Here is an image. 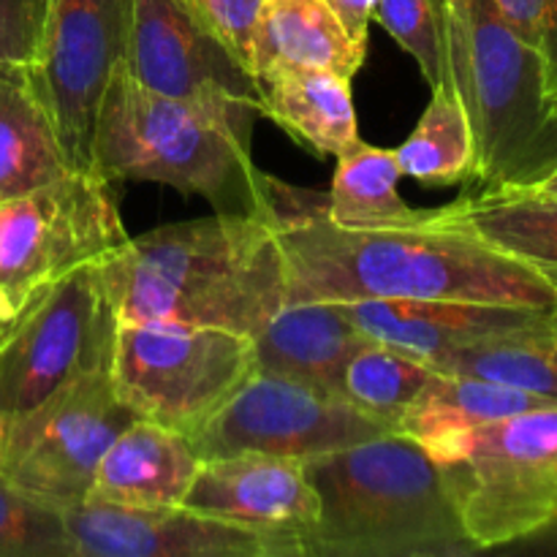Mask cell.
I'll use <instances>...</instances> for the list:
<instances>
[{
	"mask_svg": "<svg viewBox=\"0 0 557 557\" xmlns=\"http://www.w3.org/2000/svg\"><path fill=\"white\" fill-rule=\"evenodd\" d=\"M114 330L96 264L54 283L0 348V444L82 375L112 368Z\"/></svg>",
	"mask_w": 557,
	"mask_h": 557,
	"instance_id": "9",
	"label": "cell"
},
{
	"mask_svg": "<svg viewBox=\"0 0 557 557\" xmlns=\"http://www.w3.org/2000/svg\"><path fill=\"white\" fill-rule=\"evenodd\" d=\"M199 466L185 435L136 419L103 451L90 495L134 509L183 506Z\"/></svg>",
	"mask_w": 557,
	"mask_h": 557,
	"instance_id": "17",
	"label": "cell"
},
{
	"mask_svg": "<svg viewBox=\"0 0 557 557\" xmlns=\"http://www.w3.org/2000/svg\"><path fill=\"white\" fill-rule=\"evenodd\" d=\"M326 3L335 11L337 22H341L343 30L348 33V38H351L357 47L368 49V30L370 22H373L379 0H326Z\"/></svg>",
	"mask_w": 557,
	"mask_h": 557,
	"instance_id": "33",
	"label": "cell"
},
{
	"mask_svg": "<svg viewBox=\"0 0 557 557\" xmlns=\"http://www.w3.org/2000/svg\"><path fill=\"white\" fill-rule=\"evenodd\" d=\"M446 71L473 134L482 190L539 188L557 172V101L536 49L495 0H444Z\"/></svg>",
	"mask_w": 557,
	"mask_h": 557,
	"instance_id": "4",
	"label": "cell"
},
{
	"mask_svg": "<svg viewBox=\"0 0 557 557\" xmlns=\"http://www.w3.org/2000/svg\"><path fill=\"white\" fill-rule=\"evenodd\" d=\"M438 373L473 375L557 400V305L525 326L433 359Z\"/></svg>",
	"mask_w": 557,
	"mask_h": 557,
	"instance_id": "24",
	"label": "cell"
},
{
	"mask_svg": "<svg viewBox=\"0 0 557 557\" xmlns=\"http://www.w3.org/2000/svg\"><path fill=\"white\" fill-rule=\"evenodd\" d=\"M348 319L368 341L413 354L422 362L531 324L544 310L451 299H359L343 302Z\"/></svg>",
	"mask_w": 557,
	"mask_h": 557,
	"instance_id": "16",
	"label": "cell"
},
{
	"mask_svg": "<svg viewBox=\"0 0 557 557\" xmlns=\"http://www.w3.org/2000/svg\"><path fill=\"white\" fill-rule=\"evenodd\" d=\"M321 201L272 221L286 264V302L557 305V283L438 210L413 226L343 228L321 212Z\"/></svg>",
	"mask_w": 557,
	"mask_h": 557,
	"instance_id": "1",
	"label": "cell"
},
{
	"mask_svg": "<svg viewBox=\"0 0 557 557\" xmlns=\"http://www.w3.org/2000/svg\"><path fill=\"white\" fill-rule=\"evenodd\" d=\"M400 172L430 188L457 185L473 174V134L451 85L433 87L417 128L395 150Z\"/></svg>",
	"mask_w": 557,
	"mask_h": 557,
	"instance_id": "26",
	"label": "cell"
},
{
	"mask_svg": "<svg viewBox=\"0 0 557 557\" xmlns=\"http://www.w3.org/2000/svg\"><path fill=\"white\" fill-rule=\"evenodd\" d=\"M368 49L357 47L326 0H264L250 44L256 79L277 71L319 69L354 79Z\"/></svg>",
	"mask_w": 557,
	"mask_h": 557,
	"instance_id": "20",
	"label": "cell"
},
{
	"mask_svg": "<svg viewBox=\"0 0 557 557\" xmlns=\"http://www.w3.org/2000/svg\"><path fill=\"white\" fill-rule=\"evenodd\" d=\"M0 557H74L58 511L22 495L0 473Z\"/></svg>",
	"mask_w": 557,
	"mask_h": 557,
	"instance_id": "29",
	"label": "cell"
},
{
	"mask_svg": "<svg viewBox=\"0 0 557 557\" xmlns=\"http://www.w3.org/2000/svg\"><path fill=\"white\" fill-rule=\"evenodd\" d=\"M183 506L270 539L281 557H302L305 536L319 522L305 462L259 451L201 460Z\"/></svg>",
	"mask_w": 557,
	"mask_h": 557,
	"instance_id": "14",
	"label": "cell"
},
{
	"mask_svg": "<svg viewBox=\"0 0 557 557\" xmlns=\"http://www.w3.org/2000/svg\"><path fill=\"white\" fill-rule=\"evenodd\" d=\"M261 117L319 156H343L359 145L351 79L335 71H277L261 79Z\"/></svg>",
	"mask_w": 557,
	"mask_h": 557,
	"instance_id": "21",
	"label": "cell"
},
{
	"mask_svg": "<svg viewBox=\"0 0 557 557\" xmlns=\"http://www.w3.org/2000/svg\"><path fill=\"white\" fill-rule=\"evenodd\" d=\"M125 69L147 90L210 114L245 147L253 141L261 82L196 16L188 0H131Z\"/></svg>",
	"mask_w": 557,
	"mask_h": 557,
	"instance_id": "10",
	"label": "cell"
},
{
	"mask_svg": "<svg viewBox=\"0 0 557 557\" xmlns=\"http://www.w3.org/2000/svg\"><path fill=\"white\" fill-rule=\"evenodd\" d=\"M256 370L253 337L226 330L117 324L112 384L139 419L199 433Z\"/></svg>",
	"mask_w": 557,
	"mask_h": 557,
	"instance_id": "7",
	"label": "cell"
},
{
	"mask_svg": "<svg viewBox=\"0 0 557 557\" xmlns=\"http://www.w3.org/2000/svg\"><path fill=\"white\" fill-rule=\"evenodd\" d=\"M14 332H16V324L9 319V313H5V308H3V299H0V348L5 346V341H9Z\"/></svg>",
	"mask_w": 557,
	"mask_h": 557,
	"instance_id": "34",
	"label": "cell"
},
{
	"mask_svg": "<svg viewBox=\"0 0 557 557\" xmlns=\"http://www.w3.org/2000/svg\"><path fill=\"white\" fill-rule=\"evenodd\" d=\"M136 419L109 370L87 373L11 430L0 444V473L22 495L63 515L90 498L103 451Z\"/></svg>",
	"mask_w": 557,
	"mask_h": 557,
	"instance_id": "11",
	"label": "cell"
},
{
	"mask_svg": "<svg viewBox=\"0 0 557 557\" xmlns=\"http://www.w3.org/2000/svg\"><path fill=\"white\" fill-rule=\"evenodd\" d=\"M117 324L226 330L256 337L286 305L275 223L259 212L152 228L96 261Z\"/></svg>",
	"mask_w": 557,
	"mask_h": 557,
	"instance_id": "2",
	"label": "cell"
},
{
	"mask_svg": "<svg viewBox=\"0 0 557 557\" xmlns=\"http://www.w3.org/2000/svg\"><path fill=\"white\" fill-rule=\"evenodd\" d=\"M549 403L557 400H547V397L515 389V386L473 379V375L433 370L417 400L403 413L397 433L408 435L417 444H422L424 451H430L433 446L468 433V430L511 417V413L549 406Z\"/></svg>",
	"mask_w": 557,
	"mask_h": 557,
	"instance_id": "23",
	"label": "cell"
},
{
	"mask_svg": "<svg viewBox=\"0 0 557 557\" xmlns=\"http://www.w3.org/2000/svg\"><path fill=\"white\" fill-rule=\"evenodd\" d=\"M319 522L302 557H466V536L444 471L422 444L386 433L308 457Z\"/></svg>",
	"mask_w": 557,
	"mask_h": 557,
	"instance_id": "3",
	"label": "cell"
},
{
	"mask_svg": "<svg viewBox=\"0 0 557 557\" xmlns=\"http://www.w3.org/2000/svg\"><path fill=\"white\" fill-rule=\"evenodd\" d=\"M69 166L36 69L0 63V205L65 177Z\"/></svg>",
	"mask_w": 557,
	"mask_h": 557,
	"instance_id": "19",
	"label": "cell"
},
{
	"mask_svg": "<svg viewBox=\"0 0 557 557\" xmlns=\"http://www.w3.org/2000/svg\"><path fill=\"white\" fill-rule=\"evenodd\" d=\"M403 172L395 150H381L364 141L337 156L330 196L321 212L343 228H397L424 221L428 212L408 205L397 190Z\"/></svg>",
	"mask_w": 557,
	"mask_h": 557,
	"instance_id": "25",
	"label": "cell"
},
{
	"mask_svg": "<svg viewBox=\"0 0 557 557\" xmlns=\"http://www.w3.org/2000/svg\"><path fill=\"white\" fill-rule=\"evenodd\" d=\"M364 343L343 302H286L253 337L256 370L337 392L343 368Z\"/></svg>",
	"mask_w": 557,
	"mask_h": 557,
	"instance_id": "18",
	"label": "cell"
},
{
	"mask_svg": "<svg viewBox=\"0 0 557 557\" xmlns=\"http://www.w3.org/2000/svg\"><path fill=\"white\" fill-rule=\"evenodd\" d=\"M433 368L413 354L386 343L368 341L351 354L341 373V392L351 406L400 428L406 408L417 400Z\"/></svg>",
	"mask_w": 557,
	"mask_h": 557,
	"instance_id": "27",
	"label": "cell"
},
{
	"mask_svg": "<svg viewBox=\"0 0 557 557\" xmlns=\"http://www.w3.org/2000/svg\"><path fill=\"white\" fill-rule=\"evenodd\" d=\"M49 0H0V63L36 65Z\"/></svg>",
	"mask_w": 557,
	"mask_h": 557,
	"instance_id": "30",
	"label": "cell"
},
{
	"mask_svg": "<svg viewBox=\"0 0 557 557\" xmlns=\"http://www.w3.org/2000/svg\"><path fill=\"white\" fill-rule=\"evenodd\" d=\"M386 433L397 430L359 411L337 392L253 370L232 400L188 441L199 460L239 451L308 460Z\"/></svg>",
	"mask_w": 557,
	"mask_h": 557,
	"instance_id": "12",
	"label": "cell"
},
{
	"mask_svg": "<svg viewBox=\"0 0 557 557\" xmlns=\"http://www.w3.org/2000/svg\"><path fill=\"white\" fill-rule=\"evenodd\" d=\"M428 455L479 553L557 525V403L468 430Z\"/></svg>",
	"mask_w": 557,
	"mask_h": 557,
	"instance_id": "6",
	"label": "cell"
},
{
	"mask_svg": "<svg viewBox=\"0 0 557 557\" xmlns=\"http://www.w3.org/2000/svg\"><path fill=\"white\" fill-rule=\"evenodd\" d=\"M438 212L557 283V194L539 188L479 190L462 194Z\"/></svg>",
	"mask_w": 557,
	"mask_h": 557,
	"instance_id": "22",
	"label": "cell"
},
{
	"mask_svg": "<svg viewBox=\"0 0 557 557\" xmlns=\"http://www.w3.org/2000/svg\"><path fill=\"white\" fill-rule=\"evenodd\" d=\"M60 520L74 557H281L270 539L185 506L134 509L90 495Z\"/></svg>",
	"mask_w": 557,
	"mask_h": 557,
	"instance_id": "15",
	"label": "cell"
},
{
	"mask_svg": "<svg viewBox=\"0 0 557 557\" xmlns=\"http://www.w3.org/2000/svg\"><path fill=\"white\" fill-rule=\"evenodd\" d=\"M96 177L147 180L201 196L218 212H259L275 221L281 183L253 166L250 147L218 120L147 90L123 63L103 90L92 134Z\"/></svg>",
	"mask_w": 557,
	"mask_h": 557,
	"instance_id": "5",
	"label": "cell"
},
{
	"mask_svg": "<svg viewBox=\"0 0 557 557\" xmlns=\"http://www.w3.org/2000/svg\"><path fill=\"white\" fill-rule=\"evenodd\" d=\"M128 239L107 180L65 177L0 205V299L16 326L49 288Z\"/></svg>",
	"mask_w": 557,
	"mask_h": 557,
	"instance_id": "8",
	"label": "cell"
},
{
	"mask_svg": "<svg viewBox=\"0 0 557 557\" xmlns=\"http://www.w3.org/2000/svg\"><path fill=\"white\" fill-rule=\"evenodd\" d=\"M264 0H188L201 22L250 69L253 27Z\"/></svg>",
	"mask_w": 557,
	"mask_h": 557,
	"instance_id": "32",
	"label": "cell"
},
{
	"mask_svg": "<svg viewBox=\"0 0 557 557\" xmlns=\"http://www.w3.org/2000/svg\"><path fill=\"white\" fill-rule=\"evenodd\" d=\"M539 190H547V194H557V172L549 174V177L544 180L542 185H539Z\"/></svg>",
	"mask_w": 557,
	"mask_h": 557,
	"instance_id": "35",
	"label": "cell"
},
{
	"mask_svg": "<svg viewBox=\"0 0 557 557\" xmlns=\"http://www.w3.org/2000/svg\"><path fill=\"white\" fill-rule=\"evenodd\" d=\"M131 41V0H49L36 76L74 172L92 169L98 107ZM92 174V172H90Z\"/></svg>",
	"mask_w": 557,
	"mask_h": 557,
	"instance_id": "13",
	"label": "cell"
},
{
	"mask_svg": "<svg viewBox=\"0 0 557 557\" xmlns=\"http://www.w3.org/2000/svg\"><path fill=\"white\" fill-rule=\"evenodd\" d=\"M495 5L539 52L557 101V0H495Z\"/></svg>",
	"mask_w": 557,
	"mask_h": 557,
	"instance_id": "31",
	"label": "cell"
},
{
	"mask_svg": "<svg viewBox=\"0 0 557 557\" xmlns=\"http://www.w3.org/2000/svg\"><path fill=\"white\" fill-rule=\"evenodd\" d=\"M373 20L417 60L430 87L449 85L444 0H379Z\"/></svg>",
	"mask_w": 557,
	"mask_h": 557,
	"instance_id": "28",
	"label": "cell"
}]
</instances>
